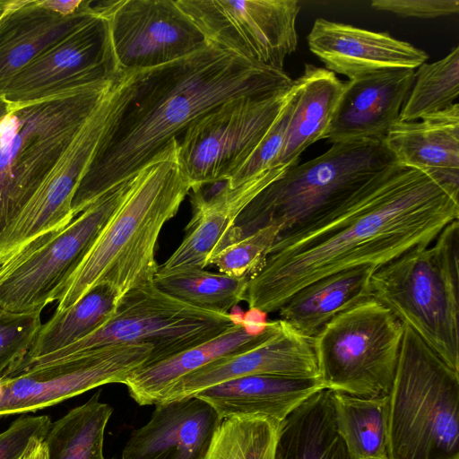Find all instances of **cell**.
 <instances>
[{"mask_svg":"<svg viewBox=\"0 0 459 459\" xmlns=\"http://www.w3.org/2000/svg\"><path fill=\"white\" fill-rule=\"evenodd\" d=\"M244 315L245 312L238 305L232 307L228 312L229 318L233 325H241Z\"/></svg>","mask_w":459,"mask_h":459,"instance_id":"obj_42","label":"cell"},{"mask_svg":"<svg viewBox=\"0 0 459 459\" xmlns=\"http://www.w3.org/2000/svg\"><path fill=\"white\" fill-rule=\"evenodd\" d=\"M279 235L273 224L261 228L252 234L221 248L208 262L221 273L234 278L250 279L262 267L266 255Z\"/></svg>","mask_w":459,"mask_h":459,"instance_id":"obj_35","label":"cell"},{"mask_svg":"<svg viewBox=\"0 0 459 459\" xmlns=\"http://www.w3.org/2000/svg\"><path fill=\"white\" fill-rule=\"evenodd\" d=\"M114 79L13 105L0 121V237L51 177Z\"/></svg>","mask_w":459,"mask_h":459,"instance_id":"obj_5","label":"cell"},{"mask_svg":"<svg viewBox=\"0 0 459 459\" xmlns=\"http://www.w3.org/2000/svg\"><path fill=\"white\" fill-rule=\"evenodd\" d=\"M108 25L118 72L166 65L208 44L177 0L94 1Z\"/></svg>","mask_w":459,"mask_h":459,"instance_id":"obj_14","label":"cell"},{"mask_svg":"<svg viewBox=\"0 0 459 459\" xmlns=\"http://www.w3.org/2000/svg\"><path fill=\"white\" fill-rule=\"evenodd\" d=\"M370 291L459 373L458 220L430 245L416 246L377 267Z\"/></svg>","mask_w":459,"mask_h":459,"instance_id":"obj_6","label":"cell"},{"mask_svg":"<svg viewBox=\"0 0 459 459\" xmlns=\"http://www.w3.org/2000/svg\"><path fill=\"white\" fill-rule=\"evenodd\" d=\"M395 164L384 139L332 143L262 190L238 216L226 246L271 224L279 228L276 240L299 235L341 212Z\"/></svg>","mask_w":459,"mask_h":459,"instance_id":"obj_4","label":"cell"},{"mask_svg":"<svg viewBox=\"0 0 459 459\" xmlns=\"http://www.w3.org/2000/svg\"><path fill=\"white\" fill-rule=\"evenodd\" d=\"M332 391V390H331ZM335 427L355 459H388V395L332 391Z\"/></svg>","mask_w":459,"mask_h":459,"instance_id":"obj_30","label":"cell"},{"mask_svg":"<svg viewBox=\"0 0 459 459\" xmlns=\"http://www.w3.org/2000/svg\"><path fill=\"white\" fill-rule=\"evenodd\" d=\"M13 105L4 97L0 98V121L10 113Z\"/></svg>","mask_w":459,"mask_h":459,"instance_id":"obj_43","label":"cell"},{"mask_svg":"<svg viewBox=\"0 0 459 459\" xmlns=\"http://www.w3.org/2000/svg\"><path fill=\"white\" fill-rule=\"evenodd\" d=\"M40 3L44 7L54 13L63 16H68L82 9L86 4L87 0H40Z\"/></svg>","mask_w":459,"mask_h":459,"instance_id":"obj_40","label":"cell"},{"mask_svg":"<svg viewBox=\"0 0 459 459\" xmlns=\"http://www.w3.org/2000/svg\"><path fill=\"white\" fill-rule=\"evenodd\" d=\"M414 74L413 69L396 68L345 82L325 139L331 143L384 139L399 121Z\"/></svg>","mask_w":459,"mask_h":459,"instance_id":"obj_20","label":"cell"},{"mask_svg":"<svg viewBox=\"0 0 459 459\" xmlns=\"http://www.w3.org/2000/svg\"><path fill=\"white\" fill-rule=\"evenodd\" d=\"M267 313L257 307H249L245 312L241 326L250 336H258L267 328Z\"/></svg>","mask_w":459,"mask_h":459,"instance_id":"obj_39","label":"cell"},{"mask_svg":"<svg viewBox=\"0 0 459 459\" xmlns=\"http://www.w3.org/2000/svg\"><path fill=\"white\" fill-rule=\"evenodd\" d=\"M294 93L230 100L194 121L178 139V157L191 190L227 181L251 157Z\"/></svg>","mask_w":459,"mask_h":459,"instance_id":"obj_10","label":"cell"},{"mask_svg":"<svg viewBox=\"0 0 459 459\" xmlns=\"http://www.w3.org/2000/svg\"><path fill=\"white\" fill-rule=\"evenodd\" d=\"M372 8L403 17L437 18L457 13L458 0H374Z\"/></svg>","mask_w":459,"mask_h":459,"instance_id":"obj_38","label":"cell"},{"mask_svg":"<svg viewBox=\"0 0 459 459\" xmlns=\"http://www.w3.org/2000/svg\"><path fill=\"white\" fill-rule=\"evenodd\" d=\"M320 379L248 376L206 388L193 397L206 403L224 420L236 415H261L283 421L319 390Z\"/></svg>","mask_w":459,"mask_h":459,"instance_id":"obj_24","label":"cell"},{"mask_svg":"<svg viewBox=\"0 0 459 459\" xmlns=\"http://www.w3.org/2000/svg\"><path fill=\"white\" fill-rule=\"evenodd\" d=\"M377 268L362 265L318 279L291 295L278 310L279 319L313 341L335 316L371 298Z\"/></svg>","mask_w":459,"mask_h":459,"instance_id":"obj_26","label":"cell"},{"mask_svg":"<svg viewBox=\"0 0 459 459\" xmlns=\"http://www.w3.org/2000/svg\"><path fill=\"white\" fill-rule=\"evenodd\" d=\"M231 325L228 313L186 304L152 282L120 298L113 316L100 328L65 348L22 364L13 375L30 367L69 360L100 348L141 342L153 347L150 365L209 341Z\"/></svg>","mask_w":459,"mask_h":459,"instance_id":"obj_8","label":"cell"},{"mask_svg":"<svg viewBox=\"0 0 459 459\" xmlns=\"http://www.w3.org/2000/svg\"><path fill=\"white\" fill-rule=\"evenodd\" d=\"M344 83L325 68L305 65L303 74L294 80L295 94L278 166L297 165L309 145L325 139Z\"/></svg>","mask_w":459,"mask_h":459,"instance_id":"obj_27","label":"cell"},{"mask_svg":"<svg viewBox=\"0 0 459 459\" xmlns=\"http://www.w3.org/2000/svg\"><path fill=\"white\" fill-rule=\"evenodd\" d=\"M388 459H459V373L405 325L388 394Z\"/></svg>","mask_w":459,"mask_h":459,"instance_id":"obj_7","label":"cell"},{"mask_svg":"<svg viewBox=\"0 0 459 459\" xmlns=\"http://www.w3.org/2000/svg\"><path fill=\"white\" fill-rule=\"evenodd\" d=\"M152 349L146 342L109 346L2 378L0 417L36 411L103 385L124 384L148 365Z\"/></svg>","mask_w":459,"mask_h":459,"instance_id":"obj_13","label":"cell"},{"mask_svg":"<svg viewBox=\"0 0 459 459\" xmlns=\"http://www.w3.org/2000/svg\"><path fill=\"white\" fill-rule=\"evenodd\" d=\"M118 73L108 22L96 12L24 67L10 83L4 98L13 105L27 104L110 79Z\"/></svg>","mask_w":459,"mask_h":459,"instance_id":"obj_16","label":"cell"},{"mask_svg":"<svg viewBox=\"0 0 459 459\" xmlns=\"http://www.w3.org/2000/svg\"><path fill=\"white\" fill-rule=\"evenodd\" d=\"M122 100V87L112 85L85 121L51 177L0 237V256L34 238L65 228L74 218L72 201L76 187Z\"/></svg>","mask_w":459,"mask_h":459,"instance_id":"obj_15","label":"cell"},{"mask_svg":"<svg viewBox=\"0 0 459 459\" xmlns=\"http://www.w3.org/2000/svg\"><path fill=\"white\" fill-rule=\"evenodd\" d=\"M292 83L284 70L261 65L209 42L173 62L135 71L76 187L74 217L136 175L210 110L232 99L273 94Z\"/></svg>","mask_w":459,"mask_h":459,"instance_id":"obj_2","label":"cell"},{"mask_svg":"<svg viewBox=\"0 0 459 459\" xmlns=\"http://www.w3.org/2000/svg\"><path fill=\"white\" fill-rule=\"evenodd\" d=\"M459 219V199L429 176L398 164L312 229L276 240L247 281L249 307L268 313L301 288L342 270L376 268L420 245H430Z\"/></svg>","mask_w":459,"mask_h":459,"instance_id":"obj_1","label":"cell"},{"mask_svg":"<svg viewBox=\"0 0 459 459\" xmlns=\"http://www.w3.org/2000/svg\"><path fill=\"white\" fill-rule=\"evenodd\" d=\"M209 43L283 70L298 45V0H177Z\"/></svg>","mask_w":459,"mask_h":459,"instance_id":"obj_11","label":"cell"},{"mask_svg":"<svg viewBox=\"0 0 459 459\" xmlns=\"http://www.w3.org/2000/svg\"><path fill=\"white\" fill-rule=\"evenodd\" d=\"M221 420L196 397L156 404L149 420L131 433L120 459H202Z\"/></svg>","mask_w":459,"mask_h":459,"instance_id":"obj_21","label":"cell"},{"mask_svg":"<svg viewBox=\"0 0 459 459\" xmlns=\"http://www.w3.org/2000/svg\"><path fill=\"white\" fill-rule=\"evenodd\" d=\"M310 51L325 69L349 80L378 71L417 69L428 54L387 32H376L353 25L317 18L307 35Z\"/></svg>","mask_w":459,"mask_h":459,"instance_id":"obj_19","label":"cell"},{"mask_svg":"<svg viewBox=\"0 0 459 459\" xmlns=\"http://www.w3.org/2000/svg\"><path fill=\"white\" fill-rule=\"evenodd\" d=\"M247 281L195 267L156 274L153 283L159 290L186 304L227 314L244 300Z\"/></svg>","mask_w":459,"mask_h":459,"instance_id":"obj_32","label":"cell"},{"mask_svg":"<svg viewBox=\"0 0 459 459\" xmlns=\"http://www.w3.org/2000/svg\"><path fill=\"white\" fill-rule=\"evenodd\" d=\"M262 375L320 379L312 341L279 319L277 329L263 342L183 377L168 390L160 403L193 397L206 388L235 378Z\"/></svg>","mask_w":459,"mask_h":459,"instance_id":"obj_17","label":"cell"},{"mask_svg":"<svg viewBox=\"0 0 459 459\" xmlns=\"http://www.w3.org/2000/svg\"><path fill=\"white\" fill-rule=\"evenodd\" d=\"M51 424L47 415L16 419L0 433V459H22L33 439L44 440Z\"/></svg>","mask_w":459,"mask_h":459,"instance_id":"obj_37","label":"cell"},{"mask_svg":"<svg viewBox=\"0 0 459 459\" xmlns=\"http://www.w3.org/2000/svg\"><path fill=\"white\" fill-rule=\"evenodd\" d=\"M403 329L373 298L335 316L312 341L325 388L364 398L388 395Z\"/></svg>","mask_w":459,"mask_h":459,"instance_id":"obj_9","label":"cell"},{"mask_svg":"<svg viewBox=\"0 0 459 459\" xmlns=\"http://www.w3.org/2000/svg\"><path fill=\"white\" fill-rule=\"evenodd\" d=\"M118 300L116 291L102 284L93 288L68 309L55 312L41 325L25 359L17 368L65 348L100 328L113 316Z\"/></svg>","mask_w":459,"mask_h":459,"instance_id":"obj_29","label":"cell"},{"mask_svg":"<svg viewBox=\"0 0 459 459\" xmlns=\"http://www.w3.org/2000/svg\"><path fill=\"white\" fill-rule=\"evenodd\" d=\"M281 423L261 415L224 419L202 459H275Z\"/></svg>","mask_w":459,"mask_h":459,"instance_id":"obj_33","label":"cell"},{"mask_svg":"<svg viewBox=\"0 0 459 459\" xmlns=\"http://www.w3.org/2000/svg\"><path fill=\"white\" fill-rule=\"evenodd\" d=\"M113 408L100 391L51 424L44 437L48 459H105L104 436Z\"/></svg>","mask_w":459,"mask_h":459,"instance_id":"obj_31","label":"cell"},{"mask_svg":"<svg viewBox=\"0 0 459 459\" xmlns=\"http://www.w3.org/2000/svg\"><path fill=\"white\" fill-rule=\"evenodd\" d=\"M459 95V47L436 62L415 69L414 82L401 109L399 121H418L455 103Z\"/></svg>","mask_w":459,"mask_h":459,"instance_id":"obj_34","label":"cell"},{"mask_svg":"<svg viewBox=\"0 0 459 459\" xmlns=\"http://www.w3.org/2000/svg\"><path fill=\"white\" fill-rule=\"evenodd\" d=\"M93 0L63 16L44 7L40 0H13L0 14V98L13 78L33 59L96 13Z\"/></svg>","mask_w":459,"mask_h":459,"instance_id":"obj_23","label":"cell"},{"mask_svg":"<svg viewBox=\"0 0 459 459\" xmlns=\"http://www.w3.org/2000/svg\"><path fill=\"white\" fill-rule=\"evenodd\" d=\"M22 459H48L44 441L39 438L33 439Z\"/></svg>","mask_w":459,"mask_h":459,"instance_id":"obj_41","label":"cell"},{"mask_svg":"<svg viewBox=\"0 0 459 459\" xmlns=\"http://www.w3.org/2000/svg\"><path fill=\"white\" fill-rule=\"evenodd\" d=\"M13 2V0H0V14L7 10Z\"/></svg>","mask_w":459,"mask_h":459,"instance_id":"obj_44","label":"cell"},{"mask_svg":"<svg viewBox=\"0 0 459 459\" xmlns=\"http://www.w3.org/2000/svg\"><path fill=\"white\" fill-rule=\"evenodd\" d=\"M384 143L396 163L424 172L459 195V104L420 121H398Z\"/></svg>","mask_w":459,"mask_h":459,"instance_id":"obj_22","label":"cell"},{"mask_svg":"<svg viewBox=\"0 0 459 459\" xmlns=\"http://www.w3.org/2000/svg\"><path fill=\"white\" fill-rule=\"evenodd\" d=\"M279 319L270 321L258 336H250L241 325H231L221 333L178 354L144 366L124 385L139 405L160 403L168 390L183 377L226 356L253 348L266 340L278 327Z\"/></svg>","mask_w":459,"mask_h":459,"instance_id":"obj_25","label":"cell"},{"mask_svg":"<svg viewBox=\"0 0 459 459\" xmlns=\"http://www.w3.org/2000/svg\"><path fill=\"white\" fill-rule=\"evenodd\" d=\"M289 168L276 167L257 174L238 186L223 185L211 195L202 187L192 189V217L178 248L156 274L186 268H204L209 260L226 246L227 238L247 205Z\"/></svg>","mask_w":459,"mask_h":459,"instance_id":"obj_18","label":"cell"},{"mask_svg":"<svg viewBox=\"0 0 459 459\" xmlns=\"http://www.w3.org/2000/svg\"><path fill=\"white\" fill-rule=\"evenodd\" d=\"M191 186L173 139L134 177L125 196L65 281L55 312L61 313L99 285L118 298L153 282L155 252L164 224L173 218Z\"/></svg>","mask_w":459,"mask_h":459,"instance_id":"obj_3","label":"cell"},{"mask_svg":"<svg viewBox=\"0 0 459 459\" xmlns=\"http://www.w3.org/2000/svg\"><path fill=\"white\" fill-rule=\"evenodd\" d=\"M41 325L40 314L14 315L0 309V379L22 362Z\"/></svg>","mask_w":459,"mask_h":459,"instance_id":"obj_36","label":"cell"},{"mask_svg":"<svg viewBox=\"0 0 459 459\" xmlns=\"http://www.w3.org/2000/svg\"><path fill=\"white\" fill-rule=\"evenodd\" d=\"M134 177L100 196L3 281L2 311L41 314L48 304L57 301L65 281L125 196Z\"/></svg>","mask_w":459,"mask_h":459,"instance_id":"obj_12","label":"cell"},{"mask_svg":"<svg viewBox=\"0 0 459 459\" xmlns=\"http://www.w3.org/2000/svg\"><path fill=\"white\" fill-rule=\"evenodd\" d=\"M275 459H355L336 429L331 390L315 393L281 421Z\"/></svg>","mask_w":459,"mask_h":459,"instance_id":"obj_28","label":"cell"}]
</instances>
